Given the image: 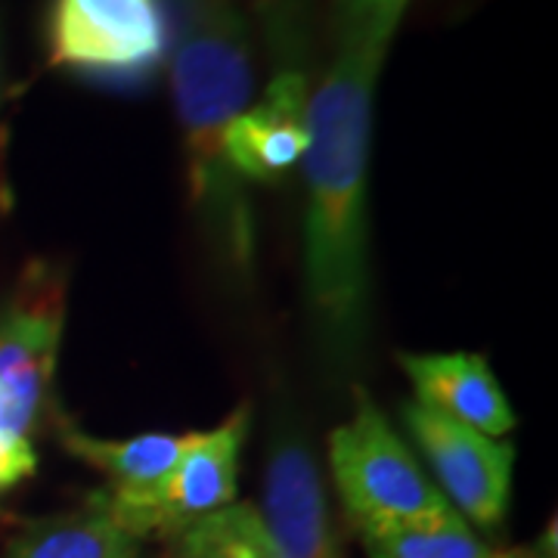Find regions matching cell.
Wrapping results in <instances>:
<instances>
[{
	"instance_id": "1",
	"label": "cell",
	"mask_w": 558,
	"mask_h": 558,
	"mask_svg": "<svg viewBox=\"0 0 558 558\" xmlns=\"http://www.w3.org/2000/svg\"><path fill=\"white\" fill-rule=\"evenodd\" d=\"M388 40L339 35V50L307 97L304 289L326 354L354 357L369 326V140Z\"/></svg>"
},
{
	"instance_id": "2",
	"label": "cell",
	"mask_w": 558,
	"mask_h": 558,
	"mask_svg": "<svg viewBox=\"0 0 558 558\" xmlns=\"http://www.w3.org/2000/svg\"><path fill=\"white\" fill-rule=\"evenodd\" d=\"M159 7L168 25L190 202L220 264L252 274V202L220 149L227 124L248 109L255 90L252 25L236 0H159Z\"/></svg>"
},
{
	"instance_id": "3",
	"label": "cell",
	"mask_w": 558,
	"mask_h": 558,
	"mask_svg": "<svg viewBox=\"0 0 558 558\" xmlns=\"http://www.w3.org/2000/svg\"><path fill=\"white\" fill-rule=\"evenodd\" d=\"M47 62L90 87L137 94L168 57L159 0H50Z\"/></svg>"
},
{
	"instance_id": "4",
	"label": "cell",
	"mask_w": 558,
	"mask_h": 558,
	"mask_svg": "<svg viewBox=\"0 0 558 558\" xmlns=\"http://www.w3.org/2000/svg\"><path fill=\"white\" fill-rule=\"evenodd\" d=\"M329 465L357 531L416 524L453 512L376 400L363 391H357L351 422L329 438Z\"/></svg>"
},
{
	"instance_id": "5",
	"label": "cell",
	"mask_w": 558,
	"mask_h": 558,
	"mask_svg": "<svg viewBox=\"0 0 558 558\" xmlns=\"http://www.w3.org/2000/svg\"><path fill=\"white\" fill-rule=\"evenodd\" d=\"M65 323V282L35 264L0 307V432L32 438L47 416Z\"/></svg>"
},
{
	"instance_id": "6",
	"label": "cell",
	"mask_w": 558,
	"mask_h": 558,
	"mask_svg": "<svg viewBox=\"0 0 558 558\" xmlns=\"http://www.w3.org/2000/svg\"><path fill=\"white\" fill-rule=\"evenodd\" d=\"M407 432L438 475V490L465 524L497 531L512 502L515 447L410 400L400 407Z\"/></svg>"
},
{
	"instance_id": "7",
	"label": "cell",
	"mask_w": 558,
	"mask_h": 558,
	"mask_svg": "<svg viewBox=\"0 0 558 558\" xmlns=\"http://www.w3.org/2000/svg\"><path fill=\"white\" fill-rule=\"evenodd\" d=\"M258 515L279 558H341L317 457L292 422H279L267 447Z\"/></svg>"
},
{
	"instance_id": "8",
	"label": "cell",
	"mask_w": 558,
	"mask_h": 558,
	"mask_svg": "<svg viewBox=\"0 0 558 558\" xmlns=\"http://www.w3.org/2000/svg\"><path fill=\"white\" fill-rule=\"evenodd\" d=\"M248 428L252 403H240L218 428L196 435L149 502L140 521V539L178 537L190 524L236 502L240 457L248 440Z\"/></svg>"
},
{
	"instance_id": "9",
	"label": "cell",
	"mask_w": 558,
	"mask_h": 558,
	"mask_svg": "<svg viewBox=\"0 0 558 558\" xmlns=\"http://www.w3.org/2000/svg\"><path fill=\"white\" fill-rule=\"evenodd\" d=\"M307 78L299 65H282L264 97L227 124L220 149L233 174L248 183L286 178L307 153Z\"/></svg>"
},
{
	"instance_id": "10",
	"label": "cell",
	"mask_w": 558,
	"mask_h": 558,
	"mask_svg": "<svg viewBox=\"0 0 558 558\" xmlns=\"http://www.w3.org/2000/svg\"><path fill=\"white\" fill-rule=\"evenodd\" d=\"M199 432L186 435H137V438L109 440L94 438L75 425H62V447L72 457L84 459L87 465L100 469L109 478L106 502L121 527H128L140 537V521L146 515L149 502L161 487V481L171 475L178 459L190 450Z\"/></svg>"
},
{
	"instance_id": "11",
	"label": "cell",
	"mask_w": 558,
	"mask_h": 558,
	"mask_svg": "<svg viewBox=\"0 0 558 558\" xmlns=\"http://www.w3.org/2000/svg\"><path fill=\"white\" fill-rule=\"evenodd\" d=\"M398 360L422 407L472 425L487 438H502L515 428L519 418L497 373L481 354H400Z\"/></svg>"
},
{
	"instance_id": "12",
	"label": "cell",
	"mask_w": 558,
	"mask_h": 558,
	"mask_svg": "<svg viewBox=\"0 0 558 558\" xmlns=\"http://www.w3.org/2000/svg\"><path fill=\"white\" fill-rule=\"evenodd\" d=\"M0 558H143V549L112 515L106 494H94L75 512L22 527Z\"/></svg>"
},
{
	"instance_id": "13",
	"label": "cell",
	"mask_w": 558,
	"mask_h": 558,
	"mask_svg": "<svg viewBox=\"0 0 558 558\" xmlns=\"http://www.w3.org/2000/svg\"><path fill=\"white\" fill-rule=\"evenodd\" d=\"M369 558H487V546L457 509L432 521L360 531Z\"/></svg>"
},
{
	"instance_id": "14",
	"label": "cell",
	"mask_w": 558,
	"mask_h": 558,
	"mask_svg": "<svg viewBox=\"0 0 558 558\" xmlns=\"http://www.w3.org/2000/svg\"><path fill=\"white\" fill-rule=\"evenodd\" d=\"M174 558H279L255 506L230 502L178 534Z\"/></svg>"
},
{
	"instance_id": "15",
	"label": "cell",
	"mask_w": 558,
	"mask_h": 558,
	"mask_svg": "<svg viewBox=\"0 0 558 558\" xmlns=\"http://www.w3.org/2000/svg\"><path fill=\"white\" fill-rule=\"evenodd\" d=\"M38 472V450L35 440L0 432V497L20 487Z\"/></svg>"
},
{
	"instance_id": "16",
	"label": "cell",
	"mask_w": 558,
	"mask_h": 558,
	"mask_svg": "<svg viewBox=\"0 0 558 558\" xmlns=\"http://www.w3.org/2000/svg\"><path fill=\"white\" fill-rule=\"evenodd\" d=\"M487 558H543L531 549H506V553H487Z\"/></svg>"
},
{
	"instance_id": "17",
	"label": "cell",
	"mask_w": 558,
	"mask_h": 558,
	"mask_svg": "<svg viewBox=\"0 0 558 558\" xmlns=\"http://www.w3.org/2000/svg\"><path fill=\"white\" fill-rule=\"evenodd\" d=\"M0 94H3V44H0Z\"/></svg>"
}]
</instances>
